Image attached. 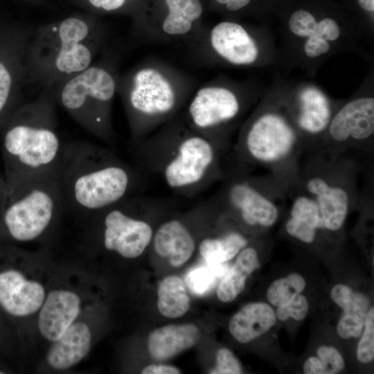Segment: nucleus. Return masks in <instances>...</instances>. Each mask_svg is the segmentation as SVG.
<instances>
[{
    "label": "nucleus",
    "instance_id": "1",
    "mask_svg": "<svg viewBox=\"0 0 374 374\" xmlns=\"http://www.w3.org/2000/svg\"><path fill=\"white\" fill-rule=\"evenodd\" d=\"M134 166L160 177L174 193L195 196L224 176L220 152L191 130L180 112L147 136L130 141Z\"/></svg>",
    "mask_w": 374,
    "mask_h": 374
},
{
    "label": "nucleus",
    "instance_id": "2",
    "mask_svg": "<svg viewBox=\"0 0 374 374\" xmlns=\"http://www.w3.org/2000/svg\"><path fill=\"white\" fill-rule=\"evenodd\" d=\"M64 211L90 217L128 197L142 194L147 176L98 145L64 143L57 168Z\"/></svg>",
    "mask_w": 374,
    "mask_h": 374
},
{
    "label": "nucleus",
    "instance_id": "3",
    "mask_svg": "<svg viewBox=\"0 0 374 374\" xmlns=\"http://www.w3.org/2000/svg\"><path fill=\"white\" fill-rule=\"evenodd\" d=\"M196 80L157 58H145L118 78L130 141L141 139L172 120L197 88Z\"/></svg>",
    "mask_w": 374,
    "mask_h": 374
},
{
    "label": "nucleus",
    "instance_id": "4",
    "mask_svg": "<svg viewBox=\"0 0 374 374\" xmlns=\"http://www.w3.org/2000/svg\"><path fill=\"white\" fill-rule=\"evenodd\" d=\"M108 31L93 20L69 17L33 30L26 54L27 80L52 87L89 66L106 48Z\"/></svg>",
    "mask_w": 374,
    "mask_h": 374
},
{
    "label": "nucleus",
    "instance_id": "5",
    "mask_svg": "<svg viewBox=\"0 0 374 374\" xmlns=\"http://www.w3.org/2000/svg\"><path fill=\"white\" fill-rule=\"evenodd\" d=\"M52 87L18 106L3 124L1 139L6 181L56 170L64 143L57 130Z\"/></svg>",
    "mask_w": 374,
    "mask_h": 374
},
{
    "label": "nucleus",
    "instance_id": "6",
    "mask_svg": "<svg viewBox=\"0 0 374 374\" xmlns=\"http://www.w3.org/2000/svg\"><path fill=\"white\" fill-rule=\"evenodd\" d=\"M118 75L115 58L105 48L97 62L52 87L55 104L90 134L110 145L116 141L112 115Z\"/></svg>",
    "mask_w": 374,
    "mask_h": 374
},
{
    "label": "nucleus",
    "instance_id": "7",
    "mask_svg": "<svg viewBox=\"0 0 374 374\" xmlns=\"http://www.w3.org/2000/svg\"><path fill=\"white\" fill-rule=\"evenodd\" d=\"M6 181L0 204V238L37 240L64 212L57 170Z\"/></svg>",
    "mask_w": 374,
    "mask_h": 374
},
{
    "label": "nucleus",
    "instance_id": "8",
    "mask_svg": "<svg viewBox=\"0 0 374 374\" xmlns=\"http://www.w3.org/2000/svg\"><path fill=\"white\" fill-rule=\"evenodd\" d=\"M172 204L167 199L138 194L95 213L90 218L104 249L134 259L150 245L154 231L149 217L166 212Z\"/></svg>",
    "mask_w": 374,
    "mask_h": 374
},
{
    "label": "nucleus",
    "instance_id": "9",
    "mask_svg": "<svg viewBox=\"0 0 374 374\" xmlns=\"http://www.w3.org/2000/svg\"><path fill=\"white\" fill-rule=\"evenodd\" d=\"M241 109L233 90L211 82L197 87L181 113L188 126L221 153L227 144L224 129L237 118Z\"/></svg>",
    "mask_w": 374,
    "mask_h": 374
},
{
    "label": "nucleus",
    "instance_id": "10",
    "mask_svg": "<svg viewBox=\"0 0 374 374\" xmlns=\"http://www.w3.org/2000/svg\"><path fill=\"white\" fill-rule=\"evenodd\" d=\"M295 142V133L285 119L266 114L244 130L235 149L242 159L274 163L287 157Z\"/></svg>",
    "mask_w": 374,
    "mask_h": 374
},
{
    "label": "nucleus",
    "instance_id": "11",
    "mask_svg": "<svg viewBox=\"0 0 374 374\" xmlns=\"http://www.w3.org/2000/svg\"><path fill=\"white\" fill-rule=\"evenodd\" d=\"M211 199L217 208L235 213L249 226H271L278 217L276 205L243 177H229Z\"/></svg>",
    "mask_w": 374,
    "mask_h": 374
},
{
    "label": "nucleus",
    "instance_id": "12",
    "mask_svg": "<svg viewBox=\"0 0 374 374\" xmlns=\"http://www.w3.org/2000/svg\"><path fill=\"white\" fill-rule=\"evenodd\" d=\"M195 55L202 60L213 54L234 65H249L258 55L257 45L248 31L233 21H221L210 30H204L190 41Z\"/></svg>",
    "mask_w": 374,
    "mask_h": 374
},
{
    "label": "nucleus",
    "instance_id": "13",
    "mask_svg": "<svg viewBox=\"0 0 374 374\" xmlns=\"http://www.w3.org/2000/svg\"><path fill=\"white\" fill-rule=\"evenodd\" d=\"M163 1L166 12L147 27L143 36L163 42L191 41L201 33L203 6L200 0Z\"/></svg>",
    "mask_w": 374,
    "mask_h": 374
},
{
    "label": "nucleus",
    "instance_id": "14",
    "mask_svg": "<svg viewBox=\"0 0 374 374\" xmlns=\"http://www.w3.org/2000/svg\"><path fill=\"white\" fill-rule=\"evenodd\" d=\"M46 294L40 281L28 277L20 270L0 271V305L12 317H25L38 312Z\"/></svg>",
    "mask_w": 374,
    "mask_h": 374
},
{
    "label": "nucleus",
    "instance_id": "15",
    "mask_svg": "<svg viewBox=\"0 0 374 374\" xmlns=\"http://www.w3.org/2000/svg\"><path fill=\"white\" fill-rule=\"evenodd\" d=\"M82 308L83 301L78 292L66 288L51 290L38 312L40 334L48 341H55L77 321Z\"/></svg>",
    "mask_w": 374,
    "mask_h": 374
},
{
    "label": "nucleus",
    "instance_id": "16",
    "mask_svg": "<svg viewBox=\"0 0 374 374\" xmlns=\"http://www.w3.org/2000/svg\"><path fill=\"white\" fill-rule=\"evenodd\" d=\"M374 132V98L364 97L346 104L329 123V133L336 142L362 141Z\"/></svg>",
    "mask_w": 374,
    "mask_h": 374
},
{
    "label": "nucleus",
    "instance_id": "17",
    "mask_svg": "<svg viewBox=\"0 0 374 374\" xmlns=\"http://www.w3.org/2000/svg\"><path fill=\"white\" fill-rule=\"evenodd\" d=\"M150 244L155 253L173 267L186 263L196 248L195 235L182 217L170 218L159 224Z\"/></svg>",
    "mask_w": 374,
    "mask_h": 374
},
{
    "label": "nucleus",
    "instance_id": "18",
    "mask_svg": "<svg viewBox=\"0 0 374 374\" xmlns=\"http://www.w3.org/2000/svg\"><path fill=\"white\" fill-rule=\"evenodd\" d=\"M91 345V332L85 322L75 321L54 342L46 354V362L57 371H65L82 361Z\"/></svg>",
    "mask_w": 374,
    "mask_h": 374
},
{
    "label": "nucleus",
    "instance_id": "19",
    "mask_svg": "<svg viewBox=\"0 0 374 374\" xmlns=\"http://www.w3.org/2000/svg\"><path fill=\"white\" fill-rule=\"evenodd\" d=\"M306 188L318 206L324 228L333 231L341 229L349 209L347 191L319 177L310 178Z\"/></svg>",
    "mask_w": 374,
    "mask_h": 374
},
{
    "label": "nucleus",
    "instance_id": "20",
    "mask_svg": "<svg viewBox=\"0 0 374 374\" xmlns=\"http://www.w3.org/2000/svg\"><path fill=\"white\" fill-rule=\"evenodd\" d=\"M31 37L7 56L0 55V126L3 125L16 109L13 106L17 83L27 80L26 54Z\"/></svg>",
    "mask_w": 374,
    "mask_h": 374
},
{
    "label": "nucleus",
    "instance_id": "21",
    "mask_svg": "<svg viewBox=\"0 0 374 374\" xmlns=\"http://www.w3.org/2000/svg\"><path fill=\"white\" fill-rule=\"evenodd\" d=\"M199 330L194 324H170L152 331L148 337L150 355L165 361L193 347L198 341Z\"/></svg>",
    "mask_w": 374,
    "mask_h": 374
},
{
    "label": "nucleus",
    "instance_id": "22",
    "mask_svg": "<svg viewBox=\"0 0 374 374\" xmlns=\"http://www.w3.org/2000/svg\"><path fill=\"white\" fill-rule=\"evenodd\" d=\"M330 296L344 311L337 327L338 335L344 339L359 337L370 305L368 298L344 284L335 285Z\"/></svg>",
    "mask_w": 374,
    "mask_h": 374
},
{
    "label": "nucleus",
    "instance_id": "23",
    "mask_svg": "<svg viewBox=\"0 0 374 374\" xmlns=\"http://www.w3.org/2000/svg\"><path fill=\"white\" fill-rule=\"evenodd\" d=\"M276 321V313L268 304L251 303L233 316L229 328L238 341L246 344L267 332Z\"/></svg>",
    "mask_w": 374,
    "mask_h": 374
},
{
    "label": "nucleus",
    "instance_id": "24",
    "mask_svg": "<svg viewBox=\"0 0 374 374\" xmlns=\"http://www.w3.org/2000/svg\"><path fill=\"white\" fill-rule=\"evenodd\" d=\"M260 266L256 250L244 247L239 252L233 266L220 280L217 290L218 299L224 303L233 301L244 290L247 278Z\"/></svg>",
    "mask_w": 374,
    "mask_h": 374
},
{
    "label": "nucleus",
    "instance_id": "25",
    "mask_svg": "<svg viewBox=\"0 0 374 374\" xmlns=\"http://www.w3.org/2000/svg\"><path fill=\"white\" fill-rule=\"evenodd\" d=\"M301 108L298 123L311 134L324 130L329 125L330 109L326 96L317 89L305 88L300 94Z\"/></svg>",
    "mask_w": 374,
    "mask_h": 374
},
{
    "label": "nucleus",
    "instance_id": "26",
    "mask_svg": "<svg viewBox=\"0 0 374 374\" xmlns=\"http://www.w3.org/2000/svg\"><path fill=\"white\" fill-rule=\"evenodd\" d=\"M157 307L160 313L168 318H178L185 314L190 308V299L183 280L170 275L158 284Z\"/></svg>",
    "mask_w": 374,
    "mask_h": 374
},
{
    "label": "nucleus",
    "instance_id": "27",
    "mask_svg": "<svg viewBox=\"0 0 374 374\" xmlns=\"http://www.w3.org/2000/svg\"><path fill=\"white\" fill-rule=\"evenodd\" d=\"M247 243L243 235L231 231L219 237L204 238L199 243L198 251L205 262L221 264L233 259Z\"/></svg>",
    "mask_w": 374,
    "mask_h": 374
},
{
    "label": "nucleus",
    "instance_id": "28",
    "mask_svg": "<svg viewBox=\"0 0 374 374\" xmlns=\"http://www.w3.org/2000/svg\"><path fill=\"white\" fill-rule=\"evenodd\" d=\"M229 267L226 262L197 266L190 269L185 278V284L195 295L204 296L211 292L224 276Z\"/></svg>",
    "mask_w": 374,
    "mask_h": 374
},
{
    "label": "nucleus",
    "instance_id": "29",
    "mask_svg": "<svg viewBox=\"0 0 374 374\" xmlns=\"http://www.w3.org/2000/svg\"><path fill=\"white\" fill-rule=\"evenodd\" d=\"M305 287V280L303 277L293 273L274 281L268 287L267 298L271 304L278 307L302 292Z\"/></svg>",
    "mask_w": 374,
    "mask_h": 374
},
{
    "label": "nucleus",
    "instance_id": "30",
    "mask_svg": "<svg viewBox=\"0 0 374 374\" xmlns=\"http://www.w3.org/2000/svg\"><path fill=\"white\" fill-rule=\"evenodd\" d=\"M364 331L358 344L357 359L362 363H369L374 359V309L368 310L364 322Z\"/></svg>",
    "mask_w": 374,
    "mask_h": 374
},
{
    "label": "nucleus",
    "instance_id": "31",
    "mask_svg": "<svg viewBox=\"0 0 374 374\" xmlns=\"http://www.w3.org/2000/svg\"><path fill=\"white\" fill-rule=\"evenodd\" d=\"M308 308L307 299L303 295L298 294L278 306L276 315L280 321H286L289 318L301 321L305 317Z\"/></svg>",
    "mask_w": 374,
    "mask_h": 374
},
{
    "label": "nucleus",
    "instance_id": "32",
    "mask_svg": "<svg viewBox=\"0 0 374 374\" xmlns=\"http://www.w3.org/2000/svg\"><path fill=\"white\" fill-rule=\"evenodd\" d=\"M288 25L290 30L294 35L302 37H308L315 33L317 21L308 11L299 10L292 15Z\"/></svg>",
    "mask_w": 374,
    "mask_h": 374
},
{
    "label": "nucleus",
    "instance_id": "33",
    "mask_svg": "<svg viewBox=\"0 0 374 374\" xmlns=\"http://www.w3.org/2000/svg\"><path fill=\"white\" fill-rule=\"evenodd\" d=\"M317 355L325 374L337 373L344 368V360L341 355L334 347L320 346L317 350Z\"/></svg>",
    "mask_w": 374,
    "mask_h": 374
},
{
    "label": "nucleus",
    "instance_id": "34",
    "mask_svg": "<svg viewBox=\"0 0 374 374\" xmlns=\"http://www.w3.org/2000/svg\"><path fill=\"white\" fill-rule=\"evenodd\" d=\"M217 365L211 371L213 374H240L242 373V366L228 348H222L216 354Z\"/></svg>",
    "mask_w": 374,
    "mask_h": 374
},
{
    "label": "nucleus",
    "instance_id": "35",
    "mask_svg": "<svg viewBox=\"0 0 374 374\" xmlns=\"http://www.w3.org/2000/svg\"><path fill=\"white\" fill-rule=\"evenodd\" d=\"M285 228L290 235L305 243L312 242L316 236V229L291 217Z\"/></svg>",
    "mask_w": 374,
    "mask_h": 374
},
{
    "label": "nucleus",
    "instance_id": "36",
    "mask_svg": "<svg viewBox=\"0 0 374 374\" xmlns=\"http://www.w3.org/2000/svg\"><path fill=\"white\" fill-rule=\"evenodd\" d=\"M340 28L338 24L331 18H326L317 22L314 36L321 37L326 41H334L338 39Z\"/></svg>",
    "mask_w": 374,
    "mask_h": 374
},
{
    "label": "nucleus",
    "instance_id": "37",
    "mask_svg": "<svg viewBox=\"0 0 374 374\" xmlns=\"http://www.w3.org/2000/svg\"><path fill=\"white\" fill-rule=\"evenodd\" d=\"M329 50L330 44L328 41L314 35L308 37L304 44L305 53L310 57H319L328 53Z\"/></svg>",
    "mask_w": 374,
    "mask_h": 374
},
{
    "label": "nucleus",
    "instance_id": "38",
    "mask_svg": "<svg viewBox=\"0 0 374 374\" xmlns=\"http://www.w3.org/2000/svg\"><path fill=\"white\" fill-rule=\"evenodd\" d=\"M87 1L93 8L105 12L118 10L127 3V0H87Z\"/></svg>",
    "mask_w": 374,
    "mask_h": 374
},
{
    "label": "nucleus",
    "instance_id": "39",
    "mask_svg": "<svg viewBox=\"0 0 374 374\" xmlns=\"http://www.w3.org/2000/svg\"><path fill=\"white\" fill-rule=\"evenodd\" d=\"M143 374H179L181 371L175 366L165 364H150L141 371Z\"/></svg>",
    "mask_w": 374,
    "mask_h": 374
},
{
    "label": "nucleus",
    "instance_id": "40",
    "mask_svg": "<svg viewBox=\"0 0 374 374\" xmlns=\"http://www.w3.org/2000/svg\"><path fill=\"white\" fill-rule=\"evenodd\" d=\"M303 372L305 374H325L319 359L316 357H310L305 362Z\"/></svg>",
    "mask_w": 374,
    "mask_h": 374
},
{
    "label": "nucleus",
    "instance_id": "41",
    "mask_svg": "<svg viewBox=\"0 0 374 374\" xmlns=\"http://www.w3.org/2000/svg\"><path fill=\"white\" fill-rule=\"evenodd\" d=\"M215 1L225 6L228 10L234 12L247 6L251 0H215Z\"/></svg>",
    "mask_w": 374,
    "mask_h": 374
},
{
    "label": "nucleus",
    "instance_id": "42",
    "mask_svg": "<svg viewBox=\"0 0 374 374\" xmlns=\"http://www.w3.org/2000/svg\"><path fill=\"white\" fill-rule=\"evenodd\" d=\"M359 5L368 12L374 11V0H357Z\"/></svg>",
    "mask_w": 374,
    "mask_h": 374
},
{
    "label": "nucleus",
    "instance_id": "43",
    "mask_svg": "<svg viewBox=\"0 0 374 374\" xmlns=\"http://www.w3.org/2000/svg\"><path fill=\"white\" fill-rule=\"evenodd\" d=\"M6 190V181L0 175V204Z\"/></svg>",
    "mask_w": 374,
    "mask_h": 374
}]
</instances>
